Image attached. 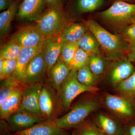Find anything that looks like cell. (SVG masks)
Listing matches in <instances>:
<instances>
[{
    "label": "cell",
    "instance_id": "16",
    "mask_svg": "<svg viewBox=\"0 0 135 135\" xmlns=\"http://www.w3.org/2000/svg\"><path fill=\"white\" fill-rule=\"evenodd\" d=\"M64 44L60 36L44 40L42 51L47 68V75L59 58Z\"/></svg>",
    "mask_w": 135,
    "mask_h": 135
},
{
    "label": "cell",
    "instance_id": "24",
    "mask_svg": "<svg viewBox=\"0 0 135 135\" xmlns=\"http://www.w3.org/2000/svg\"><path fill=\"white\" fill-rule=\"evenodd\" d=\"M114 87L120 95L135 100V70L128 78Z\"/></svg>",
    "mask_w": 135,
    "mask_h": 135
},
{
    "label": "cell",
    "instance_id": "37",
    "mask_svg": "<svg viewBox=\"0 0 135 135\" xmlns=\"http://www.w3.org/2000/svg\"><path fill=\"white\" fill-rule=\"evenodd\" d=\"M60 0H46V4L48 6H54L58 4H60Z\"/></svg>",
    "mask_w": 135,
    "mask_h": 135
},
{
    "label": "cell",
    "instance_id": "36",
    "mask_svg": "<svg viewBox=\"0 0 135 135\" xmlns=\"http://www.w3.org/2000/svg\"><path fill=\"white\" fill-rule=\"evenodd\" d=\"M11 2L8 0H0V11H4L7 9L9 7Z\"/></svg>",
    "mask_w": 135,
    "mask_h": 135
},
{
    "label": "cell",
    "instance_id": "12",
    "mask_svg": "<svg viewBox=\"0 0 135 135\" xmlns=\"http://www.w3.org/2000/svg\"><path fill=\"white\" fill-rule=\"evenodd\" d=\"M135 70L127 57L121 56L114 60L109 74L110 84L115 87L128 78Z\"/></svg>",
    "mask_w": 135,
    "mask_h": 135
},
{
    "label": "cell",
    "instance_id": "4",
    "mask_svg": "<svg viewBox=\"0 0 135 135\" xmlns=\"http://www.w3.org/2000/svg\"><path fill=\"white\" fill-rule=\"evenodd\" d=\"M77 70H71L70 74L56 92L63 108L66 110L71 109L74 99L85 92L95 93L99 91L97 87H88L80 83L77 79Z\"/></svg>",
    "mask_w": 135,
    "mask_h": 135
},
{
    "label": "cell",
    "instance_id": "2",
    "mask_svg": "<svg viewBox=\"0 0 135 135\" xmlns=\"http://www.w3.org/2000/svg\"><path fill=\"white\" fill-rule=\"evenodd\" d=\"M100 103L95 97H87L75 105L67 114L55 120L57 126L65 130L77 128L99 108Z\"/></svg>",
    "mask_w": 135,
    "mask_h": 135
},
{
    "label": "cell",
    "instance_id": "35",
    "mask_svg": "<svg viewBox=\"0 0 135 135\" xmlns=\"http://www.w3.org/2000/svg\"><path fill=\"white\" fill-rule=\"evenodd\" d=\"M127 57L132 62L135 63V48H131L128 51Z\"/></svg>",
    "mask_w": 135,
    "mask_h": 135
},
{
    "label": "cell",
    "instance_id": "13",
    "mask_svg": "<svg viewBox=\"0 0 135 135\" xmlns=\"http://www.w3.org/2000/svg\"><path fill=\"white\" fill-rule=\"evenodd\" d=\"M93 120L105 135H123L124 124L116 117L99 113Z\"/></svg>",
    "mask_w": 135,
    "mask_h": 135
},
{
    "label": "cell",
    "instance_id": "29",
    "mask_svg": "<svg viewBox=\"0 0 135 135\" xmlns=\"http://www.w3.org/2000/svg\"><path fill=\"white\" fill-rule=\"evenodd\" d=\"M90 55L79 48L68 65L70 70L78 71L80 68L87 65Z\"/></svg>",
    "mask_w": 135,
    "mask_h": 135
},
{
    "label": "cell",
    "instance_id": "15",
    "mask_svg": "<svg viewBox=\"0 0 135 135\" xmlns=\"http://www.w3.org/2000/svg\"><path fill=\"white\" fill-rule=\"evenodd\" d=\"M14 135H70L67 130L60 128L55 121L46 120L36 123L32 127L20 132L12 133Z\"/></svg>",
    "mask_w": 135,
    "mask_h": 135
},
{
    "label": "cell",
    "instance_id": "6",
    "mask_svg": "<svg viewBox=\"0 0 135 135\" xmlns=\"http://www.w3.org/2000/svg\"><path fill=\"white\" fill-rule=\"evenodd\" d=\"M56 92L48 83L43 84L39 104L42 115L47 120L55 121L64 108Z\"/></svg>",
    "mask_w": 135,
    "mask_h": 135
},
{
    "label": "cell",
    "instance_id": "19",
    "mask_svg": "<svg viewBox=\"0 0 135 135\" xmlns=\"http://www.w3.org/2000/svg\"><path fill=\"white\" fill-rule=\"evenodd\" d=\"M23 88L17 90L0 103V118L2 120L6 121L10 116L18 110Z\"/></svg>",
    "mask_w": 135,
    "mask_h": 135
},
{
    "label": "cell",
    "instance_id": "9",
    "mask_svg": "<svg viewBox=\"0 0 135 135\" xmlns=\"http://www.w3.org/2000/svg\"><path fill=\"white\" fill-rule=\"evenodd\" d=\"M47 68L43 51L35 56L27 68L22 81L23 85L43 83Z\"/></svg>",
    "mask_w": 135,
    "mask_h": 135
},
{
    "label": "cell",
    "instance_id": "1",
    "mask_svg": "<svg viewBox=\"0 0 135 135\" xmlns=\"http://www.w3.org/2000/svg\"><path fill=\"white\" fill-rule=\"evenodd\" d=\"M84 23L104 51L108 60L114 61L119 58L124 51H129L131 48L119 37L109 32L94 20H85Z\"/></svg>",
    "mask_w": 135,
    "mask_h": 135
},
{
    "label": "cell",
    "instance_id": "26",
    "mask_svg": "<svg viewBox=\"0 0 135 135\" xmlns=\"http://www.w3.org/2000/svg\"><path fill=\"white\" fill-rule=\"evenodd\" d=\"M88 66L95 76L98 77L103 74L106 70V61L101 55L91 54L90 56Z\"/></svg>",
    "mask_w": 135,
    "mask_h": 135
},
{
    "label": "cell",
    "instance_id": "32",
    "mask_svg": "<svg viewBox=\"0 0 135 135\" xmlns=\"http://www.w3.org/2000/svg\"><path fill=\"white\" fill-rule=\"evenodd\" d=\"M103 3L104 0H78L77 7L80 12H91L100 8Z\"/></svg>",
    "mask_w": 135,
    "mask_h": 135
},
{
    "label": "cell",
    "instance_id": "5",
    "mask_svg": "<svg viewBox=\"0 0 135 135\" xmlns=\"http://www.w3.org/2000/svg\"><path fill=\"white\" fill-rule=\"evenodd\" d=\"M103 102L108 110L123 123L134 120L135 100L123 95L104 94Z\"/></svg>",
    "mask_w": 135,
    "mask_h": 135
},
{
    "label": "cell",
    "instance_id": "11",
    "mask_svg": "<svg viewBox=\"0 0 135 135\" xmlns=\"http://www.w3.org/2000/svg\"><path fill=\"white\" fill-rule=\"evenodd\" d=\"M45 39L37 26L22 27L13 35L10 40L22 47H35L42 45Z\"/></svg>",
    "mask_w": 135,
    "mask_h": 135
},
{
    "label": "cell",
    "instance_id": "22",
    "mask_svg": "<svg viewBox=\"0 0 135 135\" xmlns=\"http://www.w3.org/2000/svg\"><path fill=\"white\" fill-rule=\"evenodd\" d=\"M91 33V32H90ZM79 47L90 54L100 55L99 44L92 33L87 32L78 42Z\"/></svg>",
    "mask_w": 135,
    "mask_h": 135
},
{
    "label": "cell",
    "instance_id": "38",
    "mask_svg": "<svg viewBox=\"0 0 135 135\" xmlns=\"http://www.w3.org/2000/svg\"><path fill=\"white\" fill-rule=\"evenodd\" d=\"M133 23L135 24V16L133 17V18L131 20L130 23Z\"/></svg>",
    "mask_w": 135,
    "mask_h": 135
},
{
    "label": "cell",
    "instance_id": "17",
    "mask_svg": "<svg viewBox=\"0 0 135 135\" xmlns=\"http://www.w3.org/2000/svg\"><path fill=\"white\" fill-rule=\"evenodd\" d=\"M46 5V0H23L18 7V16L21 19L36 21Z\"/></svg>",
    "mask_w": 135,
    "mask_h": 135
},
{
    "label": "cell",
    "instance_id": "40",
    "mask_svg": "<svg viewBox=\"0 0 135 135\" xmlns=\"http://www.w3.org/2000/svg\"><path fill=\"white\" fill-rule=\"evenodd\" d=\"M127 1H135V0H127Z\"/></svg>",
    "mask_w": 135,
    "mask_h": 135
},
{
    "label": "cell",
    "instance_id": "27",
    "mask_svg": "<svg viewBox=\"0 0 135 135\" xmlns=\"http://www.w3.org/2000/svg\"><path fill=\"white\" fill-rule=\"evenodd\" d=\"M98 78L90 70L88 65L77 71V79L80 83L86 86L96 87Z\"/></svg>",
    "mask_w": 135,
    "mask_h": 135
},
{
    "label": "cell",
    "instance_id": "21",
    "mask_svg": "<svg viewBox=\"0 0 135 135\" xmlns=\"http://www.w3.org/2000/svg\"><path fill=\"white\" fill-rule=\"evenodd\" d=\"M17 3L11 2L9 7L0 14V33L1 36L6 34L10 28L11 25L16 12Z\"/></svg>",
    "mask_w": 135,
    "mask_h": 135
},
{
    "label": "cell",
    "instance_id": "30",
    "mask_svg": "<svg viewBox=\"0 0 135 135\" xmlns=\"http://www.w3.org/2000/svg\"><path fill=\"white\" fill-rule=\"evenodd\" d=\"M79 48L78 42L64 43L59 58L68 65Z\"/></svg>",
    "mask_w": 135,
    "mask_h": 135
},
{
    "label": "cell",
    "instance_id": "7",
    "mask_svg": "<svg viewBox=\"0 0 135 135\" xmlns=\"http://www.w3.org/2000/svg\"><path fill=\"white\" fill-rule=\"evenodd\" d=\"M104 19L116 23H130L135 16V3L118 1L101 13Z\"/></svg>",
    "mask_w": 135,
    "mask_h": 135
},
{
    "label": "cell",
    "instance_id": "18",
    "mask_svg": "<svg viewBox=\"0 0 135 135\" xmlns=\"http://www.w3.org/2000/svg\"><path fill=\"white\" fill-rule=\"evenodd\" d=\"M71 71L68 65L59 58L48 73V83L57 92L61 84L68 77Z\"/></svg>",
    "mask_w": 135,
    "mask_h": 135
},
{
    "label": "cell",
    "instance_id": "25",
    "mask_svg": "<svg viewBox=\"0 0 135 135\" xmlns=\"http://www.w3.org/2000/svg\"><path fill=\"white\" fill-rule=\"evenodd\" d=\"M22 48L18 44L10 40L1 47L0 59L3 60L17 59Z\"/></svg>",
    "mask_w": 135,
    "mask_h": 135
},
{
    "label": "cell",
    "instance_id": "41",
    "mask_svg": "<svg viewBox=\"0 0 135 135\" xmlns=\"http://www.w3.org/2000/svg\"><path fill=\"white\" fill-rule=\"evenodd\" d=\"M9 135H14L12 134H9Z\"/></svg>",
    "mask_w": 135,
    "mask_h": 135
},
{
    "label": "cell",
    "instance_id": "14",
    "mask_svg": "<svg viewBox=\"0 0 135 135\" xmlns=\"http://www.w3.org/2000/svg\"><path fill=\"white\" fill-rule=\"evenodd\" d=\"M43 45L35 47H22L17 59L16 70L11 76L22 83L28 65L35 56L42 51Z\"/></svg>",
    "mask_w": 135,
    "mask_h": 135
},
{
    "label": "cell",
    "instance_id": "33",
    "mask_svg": "<svg viewBox=\"0 0 135 135\" xmlns=\"http://www.w3.org/2000/svg\"><path fill=\"white\" fill-rule=\"evenodd\" d=\"M124 40L131 48H135V24L131 23L123 31Z\"/></svg>",
    "mask_w": 135,
    "mask_h": 135
},
{
    "label": "cell",
    "instance_id": "34",
    "mask_svg": "<svg viewBox=\"0 0 135 135\" xmlns=\"http://www.w3.org/2000/svg\"><path fill=\"white\" fill-rule=\"evenodd\" d=\"M124 124L123 135H135V119Z\"/></svg>",
    "mask_w": 135,
    "mask_h": 135
},
{
    "label": "cell",
    "instance_id": "3",
    "mask_svg": "<svg viewBox=\"0 0 135 135\" xmlns=\"http://www.w3.org/2000/svg\"><path fill=\"white\" fill-rule=\"evenodd\" d=\"M36 22L45 39L61 36L68 25L60 4L48 7Z\"/></svg>",
    "mask_w": 135,
    "mask_h": 135
},
{
    "label": "cell",
    "instance_id": "20",
    "mask_svg": "<svg viewBox=\"0 0 135 135\" xmlns=\"http://www.w3.org/2000/svg\"><path fill=\"white\" fill-rule=\"evenodd\" d=\"M88 30L84 24L75 23L68 25L60 36L64 43L78 42Z\"/></svg>",
    "mask_w": 135,
    "mask_h": 135
},
{
    "label": "cell",
    "instance_id": "39",
    "mask_svg": "<svg viewBox=\"0 0 135 135\" xmlns=\"http://www.w3.org/2000/svg\"><path fill=\"white\" fill-rule=\"evenodd\" d=\"M70 135H75V134H74V131H73L72 133Z\"/></svg>",
    "mask_w": 135,
    "mask_h": 135
},
{
    "label": "cell",
    "instance_id": "8",
    "mask_svg": "<svg viewBox=\"0 0 135 135\" xmlns=\"http://www.w3.org/2000/svg\"><path fill=\"white\" fill-rule=\"evenodd\" d=\"M44 83L24 85L22 100L18 111L36 114H41L39 100Z\"/></svg>",
    "mask_w": 135,
    "mask_h": 135
},
{
    "label": "cell",
    "instance_id": "31",
    "mask_svg": "<svg viewBox=\"0 0 135 135\" xmlns=\"http://www.w3.org/2000/svg\"><path fill=\"white\" fill-rule=\"evenodd\" d=\"M17 59L4 60L0 59V79L1 81L10 77L16 67Z\"/></svg>",
    "mask_w": 135,
    "mask_h": 135
},
{
    "label": "cell",
    "instance_id": "28",
    "mask_svg": "<svg viewBox=\"0 0 135 135\" xmlns=\"http://www.w3.org/2000/svg\"><path fill=\"white\" fill-rule=\"evenodd\" d=\"M75 135H105L93 120H87L73 131Z\"/></svg>",
    "mask_w": 135,
    "mask_h": 135
},
{
    "label": "cell",
    "instance_id": "10",
    "mask_svg": "<svg viewBox=\"0 0 135 135\" xmlns=\"http://www.w3.org/2000/svg\"><path fill=\"white\" fill-rule=\"evenodd\" d=\"M46 120L41 114L18 110L10 116L6 121L10 131L14 133L28 129L36 123Z\"/></svg>",
    "mask_w": 135,
    "mask_h": 135
},
{
    "label": "cell",
    "instance_id": "23",
    "mask_svg": "<svg viewBox=\"0 0 135 135\" xmlns=\"http://www.w3.org/2000/svg\"><path fill=\"white\" fill-rule=\"evenodd\" d=\"M21 83L10 76L1 81L0 86V103L17 90L23 87Z\"/></svg>",
    "mask_w": 135,
    "mask_h": 135
}]
</instances>
